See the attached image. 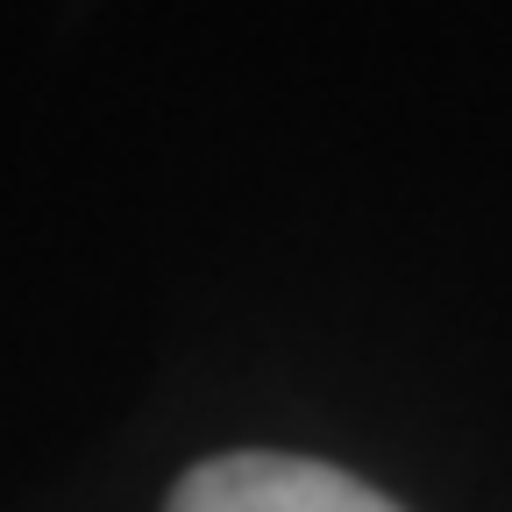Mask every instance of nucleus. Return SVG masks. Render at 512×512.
<instances>
[{
    "label": "nucleus",
    "instance_id": "obj_1",
    "mask_svg": "<svg viewBox=\"0 0 512 512\" xmlns=\"http://www.w3.org/2000/svg\"><path fill=\"white\" fill-rule=\"evenodd\" d=\"M171 512H399L384 491L306 456H214L185 470Z\"/></svg>",
    "mask_w": 512,
    "mask_h": 512
}]
</instances>
